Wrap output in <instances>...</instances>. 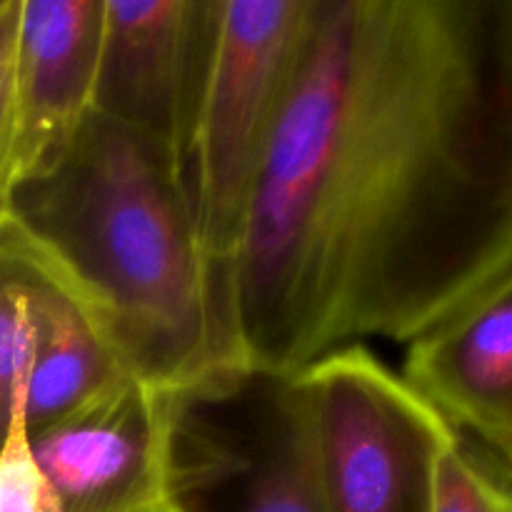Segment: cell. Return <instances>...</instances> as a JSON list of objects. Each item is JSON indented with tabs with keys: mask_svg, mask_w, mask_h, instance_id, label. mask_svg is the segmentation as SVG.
Here are the masks:
<instances>
[{
	"mask_svg": "<svg viewBox=\"0 0 512 512\" xmlns=\"http://www.w3.org/2000/svg\"><path fill=\"white\" fill-rule=\"evenodd\" d=\"M512 273V0H313L238 253L225 363L405 343Z\"/></svg>",
	"mask_w": 512,
	"mask_h": 512,
	"instance_id": "obj_1",
	"label": "cell"
},
{
	"mask_svg": "<svg viewBox=\"0 0 512 512\" xmlns=\"http://www.w3.org/2000/svg\"><path fill=\"white\" fill-rule=\"evenodd\" d=\"M0 230L130 378L175 395L228 370L185 178L145 135L88 113L43 170L13 185Z\"/></svg>",
	"mask_w": 512,
	"mask_h": 512,
	"instance_id": "obj_2",
	"label": "cell"
},
{
	"mask_svg": "<svg viewBox=\"0 0 512 512\" xmlns=\"http://www.w3.org/2000/svg\"><path fill=\"white\" fill-rule=\"evenodd\" d=\"M310 8L313 0H215L208 68L185 155V190L218 310L298 70Z\"/></svg>",
	"mask_w": 512,
	"mask_h": 512,
	"instance_id": "obj_3",
	"label": "cell"
},
{
	"mask_svg": "<svg viewBox=\"0 0 512 512\" xmlns=\"http://www.w3.org/2000/svg\"><path fill=\"white\" fill-rule=\"evenodd\" d=\"M173 512H328L303 378L218 373L170 395Z\"/></svg>",
	"mask_w": 512,
	"mask_h": 512,
	"instance_id": "obj_4",
	"label": "cell"
},
{
	"mask_svg": "<svg viewBox=\"0 0 512 512\" xmlns=\"http://www.w3.org/2000/svg\"><path fill=\"white\" fill-rule=\"evenodd\" d=\"M328 512H430L435 460L455 433L365 343L300 370Z\"/></svg>",
	"mask_w": 512,
	"mask_h": 512,
	"instance_id": "obj_5",
	"label": "cell"
},
{
	"mask_svg": "<svg viewBox=\"0 0 512 512\" xmlns=\"http://www.w3.org/2000/svg\"><path fill=\"white\" fill-rule=\"evenodd\" d=\"M215 0H105L93 108L185 155L208 68Z\"/></svg>",
	"mask_w": 512,
	"mask_h": 512,
	"instance_id": "obj_6",
	"label": "cell"
},
{
	"mask_svg": "<svg viewBox=\"0 0 512 512\" xmlns=\"http://www.w3.org/2000/svg\"><path fill=\"white\" fill-rule=\"evenodd\" d=\"M28 438L65 512H148L165 503L170 395L128 373Z\"/></svg>",
	"mask_w": 512,
	"mask_h": 512,
	"instance_id": "obj_7",
	"label": "cell"
},
{
	"mask_svg": "<svg viewBox=\"0 0 512 512\" xmlns=\"http://www.w3.org/2000/svg\"><path fill=\"white\" fill-rule=\"evenodd\" d=\"M403 383L455 433L512 460V273L405 350Z\"/></svg>",
	"mask_w": 512,
	"mask_h": 512,
	"instance_id": "obj_8",
	"label": "cell"
},
{
	"mask_svg": "<svg viewBox=\"0 0 512 512\" xmlns=\"http://www.w3.org/2000/svg\"><path fill=\"white\" fill-rule=\"evenodd\" d=\"M103 5L105 0H20L13 185L43 170L93 108Z\"/></svg>",
	"mask_w": 512,
	"mask_h": 512,
	"instance_id": "obj_9",
	"label": "cell"
},
{
	"mask_svg": "<svg viewBox=\"0 0 512 512\" xmlns=\"http://www.w3.org/2000/svg\"><path fill=\"white\" fill-rule=\"evenodd\" d=\"M118 373L123 370L88 320L50 283L40 303L38 340L23 388L28 433L63 418Z\"/></svg>",
	"mask_w": 512,
	"mask_h": 512,
	"instance_id": "obj_10",
	"label": "cell"
},
{
	"mask_svg": "<svg viewBox=\"0 0 512 512\" xmlns=\"http://www.w3.org/2000/svg\"><path fill=\"white\" fill-rule=\"evenodd\" d=\"M50 280L0 230V443L23 398Z\"/></svg>",
	"mask_w": 512,
	"mask_h": 512,
	"instance_id": "obj_11",
	"label": "cell"
},
{
	"mask_svg": "<svg viewBox=\"0 0 512 512\" xmlns=\"http://www.w3.org/2000/svg\"><path fill=\"white\" fill-rule=\"evenodd\" d=\"M430 512H512L510 465L453 433L435 460Z\"/></svg>",
	"mask_w": 512,
	"mask_h": 512,
	"instance_id": "obj_12",
	"label": "cell"
},
{
	"mask_svg": "<svg viewBox=\"0 0 512 512\" xmlns=\"http://www.w3.org/2000/svg\"><path fill=\"white\" fill-rule=\"evenodd\" d=\"M0 512H65L30 448L23 398L0 443Z\"/></svg>",
	"mask_w": 512,
	"mask_h": 512,
	"instance_id": "obj_13",
	"label": "cell"
},
{
	"mask_svg": "<svg viewBox=\"0 0 512 512\" xmlns=\"http://www.w3.org/2000/svg\"><path fill=\"white\" fill-rule=\"evenodd\" d=\"M20 0H0V220L13 188L15 148V40Z\"/></svg>",
	"mask_w": 512,
	"mask_h": 512,
	"instance_id": "obj_14",
	"label": "cell"
},
{
	"mask_svg": "<svg viewBox=\"0 0 512 512\" xmlns=\"http://www.w3.org/2000/svg\"><path fill=\"white\" fill-rule=\"evenodd\" d=\"M148 512H173V508H170V505H158V508H153V510H148Z\"/></svg>",
	"mask_w": 512,
	"mask_h": 512,
	"instance_id": "obj_15",
	"label": "cell"
}]
</instances>
